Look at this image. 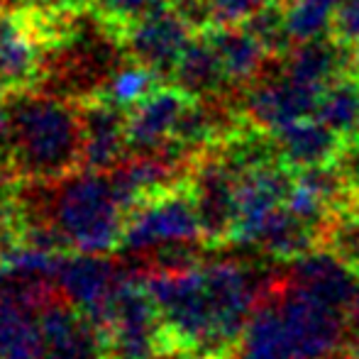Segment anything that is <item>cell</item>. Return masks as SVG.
<instances>
[{
  "mask_svg": "<svg viewBox=\"0 0 359 359\" xmlns=\"http://www.w3.org/2000/svg\"><path fill=\"white\" fill-rule=\"evenodd\" d=\"M15 194L25 217H42L64 237L72 252L108 255L120 250L128 213L120 205L108 174L79 169L57 181H25Z\"/></svg>",
  "mask_w": 359,
  "mask_h": 359,
  "instance_id": "obj_1",
  "label": "cell"
},
{
  "mask_svg": "<svg viewBox=\"0 0 359 359\" xmlns=\"http://www.w3.org/2000/svg\"><path fill=\"white\" fill-rule=\"evenodd\" d=\"M5 108L18 181H57L81 169L83 128L79 100L27 88L8 93Z\"/></svg>",
  "mask_w": 359,
  "mask_h": 359,
  "instance_id": "obj_2",
  "label": "cell"
},
{
  "mask_svg": "<svg viewBox=\"0 0 359 359\" xmlns=\"http://www.w3.org/2000/svg\"><path fill=\"white\" fill-rule=\"evenodd\" d=\"M276 303L293 345V359H340L352 340L342 311L316 301L288 281H274Z\"/></svg>",
  "mask_w": 359,
  "mask_h": 359,
  "instance_id": "obj_3",
  "label": "cell"
},
{
  "mask_svg": "<svg viewBox=\"0 0 359 359\" xmlns=\"http://www.w3.org/2000/svg\"><path fill=\"white\" fill-rule=\"evenodd\" d=\"M176 240H203L189 181L171 186L140 203L128 215L120 250L130 252L133 257H142L156 245Z\"/></svg>",
  "mask_w": 359,
  "mask_h": 359,
  "instance_id": "obj_4",
  "label": "cell"
},
{
  "mask_svg": "<svg viewBox=\"0 0 359 359\" xmlns=\"http://www.w3.org/2000/svg\"><path fill=\"white\" fill-rule=\"evenodd\" d=\"M194 34V25L181 15L174 0H164L140 20H135L130 27H125L120 32V42L130 59L144 64L161 81L171 83V74Z\"/></svg>",
  "mask_w": 359,
  "mask_h": 359,
  "instance_id": "obj_5",
  "label": "cell"
},
{
  "mask_svg": "<svg viewBox=\"0 0 359 359\" xmlns=\"http://www.w3.org/2000/svg\"><path fill=\"white\" fill-rule=\"evenodd\" d=\"M189 184L196 198L203 242L210 250L230 245L232 227L237 220V174L217 147H210L196 156L189 174Z\"/></svg>",
  "mask_w": 359,
  "mask_h": 359,
  "instance_id": "obj_6",
  "label": "cell"
},
{
  "mask_svg": "<svg viewBox=\"0 0 359 359\" xmlns=\"http://www.w3.org/2000/svg\"><path fill=\"white\" fill-rule=\"evenodd\" d=\"M323 88L291 79L288 74H264L242 90L240 110L245 120L257 130L276 133L298 118L316 115Z\"/></svg>",
  "mask_w": 359,
  "mask_h": 359,
  "instance_id": "obj_7",
  "label": "cell"
},
{
  "mask_svg": "<svg viewBox=\"0 0 359 359\" xmlns=\"http://www.w3.org/2000/svg\"><path fill=\"white\" fill-rule=\"evenodd\" d=\"M125 266L110 262L105 255L74 252L64 257L57 271V286L69 303H74L88 320H93L105 335L110 320L113 296L123 279Z\"/></svg>",
  "mask_w": 359,
  "mask_h": 359,
  "instance_id": "obj_8",
  "label": "cell"
},
{
  "mask_svg": "<svg viewBox=\"0 0 359 359\" xmlns=\"http://www.w3.org/2000/svg\"><path fill=\"white\" fill-rule=\"evenodd\" d=\"M293 184H296V171L281 159L264 161V164L250 166L242 174H237V220L232 227L230 245L250 247L257 227L271 210L286 203Z\"/></svg>",
  "mask_w": 359,
  "mask_h": 359,
  "instance_id": "obj_9",
  "label": "cell"
},
{
  "mask_svg": "<svg viewBox=\"0 0 359 359\" xmlns=\"http://www.w3.org/2000/svg\"><path fill=\"white\" fill-rule=\"evenodd\" d=\"M42 359H110L105 335L59 293L37 311Z\"/></svg>",
  "mask_w": 359,
  "mask_h": 359,
  "instance_id": "obj_10",
  "label": "cell"
},
{
  "mask_svg": "<svg viewBox=\"0 0 359 359\" xmlns=\"http://www.w3.org/2000/svg\"><path fill=\"white\" fill-rule=\"evenodd\" d=\"M79 110L83 128L81 169L108 174L128 156V108L100 93L79 100Z\"/></svg>",
  "mask_w": 359,
  "mask_h": 359,
  "instance_id": "obj_11",
  "label": "cell"
},
{
  "mask_svg": "<svg viewBox=\"0 0 359 359\" xmlns=\"http://www.w3.org/2000/svg\"><path fill=\"white\" fill-rule=\"evenodd\" d=\"M194 95L176 83H161L128 110V151H161L174 142L176 128Z\"/></svg>",
  "mask_w": 359,
  "mask_h": 359,
  "instance_id": "obj_12",
  "label": "cell"
},
{
  "mask_svg": "<svg viewBox=\"0 0 359 359\" xmlns=\"http://www.w3.org/2000/svg\"><path fill=\"white\" fill-rule=\"evenodd\" d=\"M291 264L293 266L286 276L288 284L325 306L347 313V306L359 288L357 271H352L345 262H340L332 252L323 247L298 257Z\"/></svg>",
  "mask_w": 359,
  "mask_h": 359,
  "instance_id": "obj_13",
  "label": "cell"
},
{
  "mask_svg": "<svg viewBox=\"0 0 359 359\" xmlns=\"http://www.w3.org/2000/svg\"><path fill=\"white\" fill-rule=\"evenodd\" d=\"M269 135L274 137L279 159L291 166L293 171L337 161V156L342 154L347 144V137L335 133L318 115L298 118Z\"/></svg>",
  "mask_w": 359,
  "mask_h": 359,
  "instance_id": "obj_14",
  "label": "cell"
},
{
  "mask_svg": "<svg viewBox=\"0 0 359 359\" xmlns=\"http://www.w3.org/2000/svg\"><path fill=\"white\" fill-rule=\"evenodd\" d=\"M235 359H293V345L276 303L274 281L259 296L235 350Z\"/></svg>",
  "mask_w": 359,
  "mask_h": 359,
  "instance_id": "obj_15",
  "label": "cell"
},
{
  "mask_svg": "<svg viewBox=\"0 0 359 359\" xmlns=\"http://www.w3.org/2000/svg\"><path fill=\"white\" fill-rule=\"evenodd\" d=\"M281 64H284L281 72L291 79L313 86V88H325L337 76L350 74L352 49L342 47L337 39L327 34V37L308 39V42H296L281 59Z\"/></svg>",
  "mask_w": 359,
  "mask_h": 359,
  "instance_id": "obj_16",
  "label": "cell"
},
{
  "mask_svg": "<svg viewBox=\"0 0 359 359\" xmlns=\"http://www.w3.org/2000/svg\"><path fill=\"white\" fill-rule=\"evenodd\" d=\"M205 32H208L217 57H220L232 88H247L250 83L264 76V67L271 57L245 25L208 27Z\"/></svg>",
  "mask_w": 359,
  "mask_h": 359,
  "instance_id": "obj_17",
  "label": "cell"
},
{
  "mask_svg": "<svg viewBox=\"0 0 359 359\" xmlns=\"http://www.w3.org/2000/svg\"><path fill=\"white\" fill-rule=\"evenodd\" d=\"M250 247H257L276 262H296L320 247V230L291 213L284 203L262 220Z\"/></svg>",
  "mask_w": 359,
  "mask_h": 359,
  "instance_id": "obj_18",
  "label": "cell"
},
{
  "mask_svg": "<svg viewBox=\"0 0 359 359\" xmlns=\"http://www.w3.org/2000/svg\"><path fill=\"white\" fill-rule=\"evenodd\" d=\"M171 83L181 86L194 98L225 95L230 81H227L222 62L205 29L191 37L189 47L181 54L179 64H176L174 74H171Z\"/></svg>",
  "mask_w": 359,
  "mask_h": 359,
  "instance_id": "obj_19",
  "label": "cell"
},
{
  "mask_svg": "<svg viewBox=\"0 0 359 359\" xmlns=\"http://www.w3.org/2000/svg\"><path fill=\"white\" fill-rule=\"evenodd\" d=\"M0 359H42L37 311L5 288H0Z\"/></svg>",
  "mask_w": 359,
  "mask_h": 359,
  "instance_id": "obj_20",
  "label": "cell"
},
{
  "mask_svg": "<svg viewBox=\"0 0 359 359\" xmlns=\"http://www.w3.org/2000/svg\"><path fill=\"white\" fill-rule=\"evenodd\" d=\"M316 115L342 137H357L359 130V76L342 74L323 88Z\"/></svg>",
  "mask_w": 359,
  "mask_h": 359,
  "instance_id": "obj_21",
  "label": "cell"
},
{
  "mask_svg": "<svg viewBox=\"0 0 359 359\" xmlns=\"http://www.w3.org/2000/svg\"><path fill=\"white\" fill-rule=\"evenodd\" d=\"M342 0H284L286 22L293 42L327 37Z\"/></svg>",
  "mask_w": 359,
  "mask_h": 359,
  "instance_id": "obj_22",
  "label": "cell"
},
{
  "mask_svg": "<svg viewBox=\"0 0 359 359\" xmlns=\"http://www.w3.org/2000/svg\"><path fill=\"white\" fill-rule=\"evenodd\" d=\"M245 27L259 39V44L266 49V54H269L271 59H279V62L288 54V49L296 44L291 32H288L284 0H266V3L247 20Z\"/></svg>",
  "mask_w": 359,
  "mask_h": 359,
  "instance_id": "obj_23",
  "label": "cell"
},
{
  "mask_svg": "<svg viewBox=\"0 0 359 359\" xmlns=\"http://www.w3.org/2000/svg\"><path fill=\"white\" fill-rule=\"evenodd\" d=\"M320 247L359 274V210L342 208L327 217L320 230Z\"/></svg>",
  "mask_w": 359,
  "mask_h": 359,
  "instance_id": "obj_24",
  "label": "cell"
},
{
  "mask_svg": "<svg viewBox=\"0 0 359 359\" xmlns=\"http://www.w3.org/2000/svg\"><path fill=\"white\" fill-rule=\"evenodd\" d=\"M161 83H166V81H161L159 76L151 72V69H147L144 64L128 57L123 67L118 69V74L113 76V81H110V86L105 88L103 95H108L110 100H115L118 105L130 110L135 103H140L144 95H149L151 90Z\"/></svg>",
  "mask_w": 359,
  "mask_h": 359,
  "instance_id": "obj_25",
  "label": "cell"
},
{
  "mask_svg": "<svg viewBox=\"0 0 359 359\" xmlns=\"http://www.w3.org/2000/svg\"><path fill=\"white\" fill-rule=\"evenodd\" d=\"M161 3L164 0H90V10L120 37L125 27Z\"/></svg>",
  "mask_w": 359,
  "mask_h": 359,
  "instance_id": "obj_26",
  "label": "cell"
},
{
  "mask_svg": "<svg viewBox=\"0 0 359 359\" xmlns=\"http://www.w3.org/2000/svg\"><path fill=\"white\" fill-rule=\"evenodd\" d=\"M266 0H208L210 27L245 25Z\"/></svg>",
  "mask_w": 359,
  "mask_h": 359,
  "instance_id": "obj_27",
  "label": "cell"
},
{
  "mask_svg": "<svg viewBox=\"0 0 359 359\" xmlns=\"http://www.w3.org/2000/svg\"><path fill=\"white\" fill-rule=\"evenodd\" d=\"M330 37L347 49H359V0H342L332 20Z\"/></svg>",
  "mask_w": 359,
  "mask_h": 359,
  "instance_id": "obj_28",
  "label": "cell"
},
{
  "mask_svg": "<svg viewBox=\"0 0 359 359\" xmlns=\"http://www.w3.org/2000/svg\"><path fill=\"white\" fill-rule=\"evenodd\" d=\"M15 3L49 20H72L83 10H90V0H15Z\"/></svg>",
  "mask_w": 359,
  "mask_h": 359,
  "instance_id": "obj_29",
  "label": "cell"
},
{
  "mask_svg": "<svg viewBox=\"0 0 359 359\" xmlns=\"http://www.w3.org/2000/svg\"><path fill=\"white\" fill-rule=\"evenodd\" d=\"M345 318H347V325H350L352 337H359V288L355 291V296H352L350 306H347Z\"/></svg>",
  "mask_w": 359,
  "mask_h": 359,
  "instance_id": "obj_30",
  "label": "cell"
},
{
  "mask_svg": "<svg viewBox=\"0 0 359 359\" xmlns=\"http://www.w3.org/2000/svg\"><path fill=\"white\" fill-rule=\"evenodd\" d=\"M340 359H359V337H352V340L347 342V347L342 350Z\"/></svg>",
  "mask_w": 359,
  "mask_h": 359,
  "instance_id": "obj_31",
  "label": "cell"
},
{
  "mask_svg": "<svg viewBox=\"0 0 359 359\" xmlns=\"http://www.w3.org/2000/svg\"><path fill=\"white\" fill-rule=\"evenodd\" d=\"M350 74L359 76V49H352V64H350Z\"/></svg>",
  "mask_w": 359,
  "mask_h": 359,
  "instance_id": "obj_32",
  "label": "cell"
},
{
  "mask_svg": "<svg viewBox=\"0 0 359 359\" xmlns=\"http://www.w3.org/2000/svg\"><path fill=\"white\" fill-rule=\"evenodd\" d=\"M5 98H8V88L3 86V81H0V105L5 103Z\"/></svg>",
  "mask_w": 359,
  "mask_h": 359,
  "instance_id": "obj_33",
  "label": "cell"
},
{
  "mask_svg": "<svg viewBox=\"0 0 359 359\" xmlns=\"http://www.w3.org/2000/svg\"><path fill=\"white\" fill-rule=\"evenodd\" d=\"M352 140H355V137H352ZM357 140H359V130H357Z\"/></svg>",
  "mask_w": 359,
  "mask_h": 359,
  "instance_id": "obj_34",
  "label": "cell"
},
{
  "mask_svg": "<svg viewBox=\"0 0 359 359\" xmlns=\"http://www.w3.org/2000/svg\"><path fill=\"white\" fill-rule=\"evenodd\" d=\"M350 208H352V205H350ZM355 210H359V208H355Z\"/></svg>",
  "mask_w": 359,
  "mask_h": 359,
  "instance_id": "obj_35",
  "label": "cell"
}]
</instances>
